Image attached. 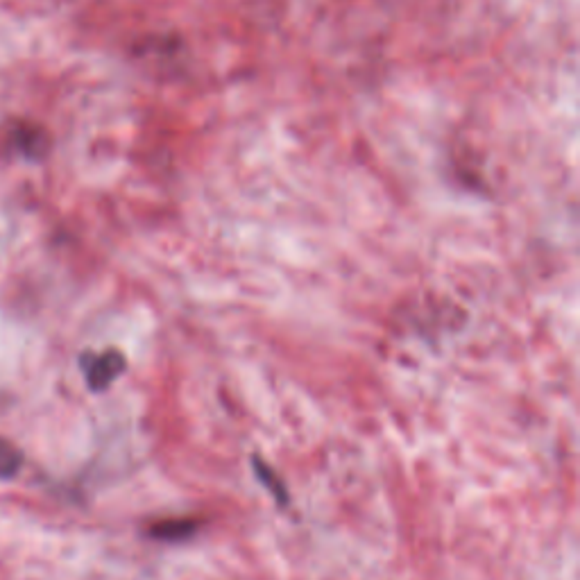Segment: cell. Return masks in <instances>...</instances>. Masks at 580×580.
Here are the masks:
<instances>
[{"mask_svg":"<svg viewBox=\"0 0 580 580\" xmlns=\"http://www.w3.org/2000/svg\"><path fill=\"white\" fill-rule=\"evenodd\" d=\"M195 531H198V522H191V519H166V522L152 526L150 535L157 537V540L179 542L189 540Z\"/></svg>","mask_w":580,"mask_h":580,"instance_id":"2","label":"cell"},{"mask_svg":"<svg viewBox=\"0 0 580 580\" xmlns=\"http://www.w3.org/2000/svg\"><path fill=\"white\" fill-rule=\"evenodd\" d=\"M125 370V358L121 352H105L98 358H93L87 368V379L93 390L107 388L109 383L118 379V374Z\"/></svg>","mask_w":580,"mask_h":580,"instance_id":"1","label":"cell"},{"mask_svg":"<svg viewBox=\"0 0 580 580\" xmlns=\"http://www.w3.org/2000/svg\"><path fill=\"white\" fill-rule=\"evenodd\" d=\"M252 467H254V472L259 474V479L268 485L270 492H275V497L279 503H286V490L281 488V483H277L279 479L275 476V472H270V469L261 463V460H252Z\"/></svg>","mask_w":580,"mask_h":580,"instance_id":"3","label":"cell"},{"mask_svg":"<svg viewBox=\"0 0 580 580\" xmlns=\"http://www.w3.org/2000/svg\"><path fill=\"white\" fill-rule=\"evenodd\" d=\"M19 467V454L5 442H0V476H10Z\"/></svg>","mask_w":580,"mask_h":580,"instance_id":"4","label":"cell"}]
</instances>
